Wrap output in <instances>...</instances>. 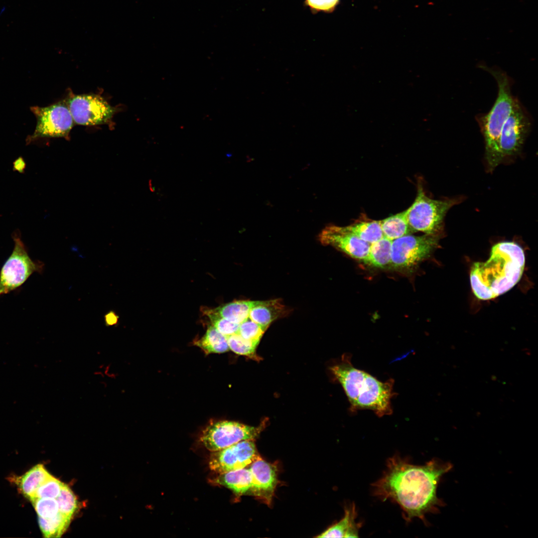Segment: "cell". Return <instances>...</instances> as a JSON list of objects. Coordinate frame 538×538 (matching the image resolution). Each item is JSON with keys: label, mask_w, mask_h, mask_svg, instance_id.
Returning a JSON list of instances; mask_svg holds the SVG:
<instances>
[{"label": "cell", "mask_w": 538, "mask_h": 538, "mask_svg": "<svg viewBox=\"0 0 538 538\" xmlns=\"http://www.w3.org/2000/svg\"><path fill=\"white\" fill-rule=\"evenodd\" d=\"M452 467L451 463L437 459L416 465L395 454L388 459L382 477L372 484V493L383 501L397 504L407 522L417 518L426 524L425 514L438 513V507L443 506L437 497V488Z\"/></svg>", "instance_id": "obj_1"}, {"label": "cell", "mask_w": 538, "mask_h": 538, "mask_svg": "<svg viewBox=\"0 0 538 538\" xmlns=\"http://www.w3.org/2000/svg\"><path fill=\"white\" fill-rule=\"evenodd\" d=\"M489 258L472 265L470 274L474 295L481 300L495 298L512 288L520 280L525 265L523 249L512 242L494 245Z\"/></svg>", "instance_id": "obj_2"}, {"label": "cell", "mask_w": 538, "mask_h": 538, "mask_svg": "<svg viewBox=\"0 0 538 538\" xmlns=\"http://www.w3.org/2000/svg\"><path fill=\"white\" fill-rule=\"evenodd\" d=\"M330 370L347 397L351 411L370 409L379 417L392 414L391 400L395 395L393 379L381 382L355 368L348 355H344Z\"/></svg>", "instance_id": "obj_3"}, {"label": "cell", "mask_w": 538, "mask_h": 538, "mask_svg": "<svg viewBox=\"0 0 538 538\" xmlns=\"http://www.w3.org/2000/svg\"><path fill=\"white\" fill-rule=\"evenodd\" d=\"M487 69L497 81L498 93L491 109L479 119V122L485 139L486 159L490 168L493 169L504 158L500 147V134L516 100L512 94L510 81L507 75L497 69Z\"/></svg>", "instance_id": "obj_4"}, {"label": "cell", "mask_w": 538, "mask_h": 538, "mask_svg": "<svg viewBox=\"0 0 538 538\" xmlns=\"http://www.w3.org/2000/svg\"><path fill=\"white\" fill-rule=\"evenodd\" d=\"M457 203L454 199H432L425 194L420 185L418 186L417 196L406 209L407 219L411 230L412 232L437 235L442 228L447 212Z\"/></svg>", "instance_id": "obj_5"}, {"label": "cell", "mask_w": 538, "mask_h": 538, "mask_svg": "<svg viewBox=\"0 0 538 538\" xmlns=\"http://www.w3.org/2000/svg\"><path fill=\"white\" fill-rule=\"evenodd\" d=\"M14 246L0 272V296L8 293L23 284L34 272L41 273L44 264L29 257L20 237L13 235Z\"/></svg>", "instance_id": "obj_6"}, {"label": "cell", "mask_w": 538, "mask_h": 538, "mask_svg": "<svg viewBox=\"0 0 538 538\" xmlns=\"http://www.w3.org/2000/svg\"><path fill=\"white\" fill-rule=\"evenodd\" d=\"M30 110L37 122L33 133L27 139L28 142L42 137H66L73 127V119L64 101L44 107L33 106Z\"/></svg>", "instance_id": "obj_7"}, {"label": "cell", "mask_w": 538, "mask_h": 538, "mask_svg": "<svg viewBox=\"0 0 538 538\" xmlns=\"http://www.w3.org/2000/svg\"><path fill=\"white\" fill-rule=\"evenodd\" d=\"M264 427V423L254 427L232 421H216L204 429L200 440L207 449L214 452L242 440H255Z\"/></svg>", "instance_id": "obj_8"}, {"label": "cell", "mask_w": 538, "mask_h": 538, "mask_svg": "<svg viewBox=\"0 0 538 538\" xmlns=\"http://www.w3.org/2000/svg\"><path fill=\"white\" fill-rule=\"evenodd\" d=\"M438 240L437 235L408 234L392 241L391 265L404 269L414 267L429 256Z\"/></svg>", "instance_id": "obj_9"}, {"label": "cell", "mask_w": 538, "mask_h": 538, "mask_svg": "<svg viewBox=\"0 0 538 538\" xmlns=\"http://www.w3.org/2000/svg\"><path fill=\"white\" fill-rule=\"evenodd\" d=\"M67 105L74 123L83 126L107 124L116 112L104 98L93 94L74 95Z\"/></svg>", "instance_id": "obj_10"}, {"label": "cell", "mask_w": 538, "mask_h": 538, "mask_svg": "<svg viewBox=\"0 0 538 538\" xmlns=\"http://www.w3.org/2000/svg\"><path fill=\"white\" fill-rule=\"evenodd\" d=\"M260 457L254 440H242L211 454L210 468L222 474L250 465Z\"/></svg>", "instance_id": "obj_11"}, {"label": "cell", "mask_w": 538, "mask_h": 538, "mask_svg": "<svg viewBox=\"0 0 538 538\" xmlns=\"http://www.w3.org/2000/svg\"><path fill=\"white\" fill-rule=\"evenodd\" d=\"M530 123L528 116L516 100L512 112L502 128L500 147L503 157L520 151L529 131Z\"/></svg>", "instance_id": "obj_12"}, {"label": "cell", "mask_w": 538, "mask_h": 538, "mask_svg": "<svg viewBox=\"0 0 538 538\" xmlns=\"http://www.w3.org/2000/svg\"><path fill=\"white\" fill-rule=\"evenodd\" d=\"M319 239L322 244L332 246L350 257L364 262L370 246V244L346 231L343 226H327L320 233Z\"/></svg>", "instance_id": "obj_13"}, {"label": "cell", "mask_w": 538, "mask_h": 538, "mask_svg": "<svg viewBox=\"0 0 538 538\" xmlns=\"http://www.w3.org/2000/svg\"><path fill=\"white\" fill-rule=\"evenodd\" d=\"M251 473L250 494L270 506L277 483V469L260 456L249 468Z\"/></svg>", "instance_id": "obj_14"}, {"label": "cell", "mask_w": 538, "mask_h": 538, "mask_svg": "<svg viewBox=\"0 0 538 538\" xmlns=\"http://www.w3.org/2000/svg\"><path fill=\"white\" fill-rule=\"evenodd\" d=\"M357 513L354 503L346 506L343 517L329 527L317 538H358L361 527L356 522Z\"/></svg>", "instance_id": "obj_15"}, {"label": "cell", "mask_w": 538, "mask_h": 538, "mask_svg": "<svg viewBox=\"0 0 538 538\" xmlns=\"http://www.w3.org/2000/svg\"><path fill=\"white\" fill-rule=\"evenodd\" d=\"M286 313L285 306L278 299L257 301L250 310L249 318L266 330L272 322Z\"/></svg>", "instance_id": "obj_16"}, {"label": "cell", "mask_w": 538, "mask_h": 538, "mask_svg": "<svg viewBox=\"0 0 538 538\" xmlns=\"http://www.w3.org/2000/svg\"><path fill=\"white\" fill-rule=\"evenodd\" d=\"M51 476L44 466L39 464L22 476L11 477L10 479L16 484L20 493L30 500L36 490Z\"/></svg>", "instance_id": "obj_17"}, {"label": "cell", "mask_w": 538, "mask_h": 538, "mask_svg": "<svg viewBox=\"0 0 538 538\" xmlns=\"http://www.w3.org/2000/svg\"><path fill=\"white\" fill-rule=\"evenodd\" d=\"M215 482L242 495L250 493L251 488V473L249 468H243L220 474Z\"/></svg>", "instance_id": "obj_18"}, {"label": "cell", "mask_w": 538, "mask_h": 538, "mask_svg": "<svg viewBox=\"0 0 538 538\" xmlns=\"http://www.w3.org/2000/svg\"><path fill=\"white\" fill-rule=\"evenodd\" d=\"M343 227L346 231L370 245L384 237L380 221L362 218Z\"/></svg>", "instance_id": "obj_19"}, {"label": "cell", "mask_w": 538, "mask_h": 538, "mask_svg": "<svg viewBox=\"0 0 538 538\" xmlns=\"http://www.w3.org/2000/svg\"><path fill=\"white\" fill-rule=\"evenodd\" d=\"M380 221L384 237L391 241L412 233L407 221L406 210Z\"/></svg>", "instance_id": "obj_20"}, {"label": "cell", "mask_w": 538, "mask_h": 538, "mask_svg": "<svg viewBox=\"0 0 538 538\" xmlns=\"http://www.w3.org/2000/svg\"><path fill=\"white\" fill-rule=\"evenodd\" d=\"M257 301L237 300L214 309L222 317L235 323L240 324L249 318L251 308Z\"/></svg>", "instance_id": "obj_21"}, {"label": "cell", "mask_w": 538, "mask_h": 538, "mask_svg": "<svg viewBox=\"0 0 538 538\" xmlns=\"http://www.w3.org/2000/svg\"><path fill=\"white\" fill-rule=\"evenodd\" d=\"M392 241L384 237L370 245L364 263L377 268H383L391 265Z\"/></svg>", "instance_id": "obj_22"}, {"label": "cell", "mask_w": 538, "mask_h": 538, "mask_svg": "<svg viewBox=\"0 0 538 538\" xmlns=\"http://www.w3.org/2000/svg\"><path fill=\"white\" fill-rule=\"evenodd\" d=\"M195 343L207 354L224 353L229 350L227 337L213 326H210L204 335Z\"/></svg>", "instance_id": "obj_23"}, {"label": "cell", "mask_w": 538, "mask_h": 538, "mask_svg": "<svg viewBox=\"0 0 538 538\" xmlns=\"http://www.w3.org/2000/svg\"><path fill=\"white\" fill-rule=\"evenodd\" d=\"M71 519L59 513L54 517L45 519L38 517L40 529L45 538H59L67 529Z\"/></svg>", "instance_id": "obj_24"}, {"label": "cell", "mask_w": 538, "mask_h": 538, "mask_svg": "<svg viewBox=\"0 0 538 538\" xmlns=\"http://www.w3.org/2000/svg\"><path fill=\"white\" fill-rule=\"evenodd\" d=\"M56 499L58 504L59 512L71 519L77 510V501L71 489L64 484Z\"/></svg>", "instance_id": "obj_25"}, {"label": "cell", "mask_w": 538, "mask_h": 538, "mask_svg": "<svg viewBox=\"0 0 538 538\" xmlns=\"http://www.w3.org/2000/svg\"><path fill=\"white\" fill-rule=\"evenodd\" d=\"M205 311L206 314L210 319L212 326L225 336L228 337L238 332L240 324L222 317L214 309Z\"/></svg>", "instance_id": "obj_26"}, {"label": "cell", "mask_w": 538, "mask_h": 538, "mask_svg": "<svg viewBox=\"0 0 538 538\" xmlns=\"http://www.w3.org/2000/svg\"><path fill=\"white\" fill-rule=\"evenodd\" d=\"M227 337L229 349L233 352L245 356H251L254 355L258 345L244 339L238 333Z\"/></svg>", "instance_id": "obj_27"}, {"label": "cell", "mask_w": 538, "mask_h": 538, "mask_svg": "<svg viewBox=\"0 0 538 538\" xmlns=\"http://www.w3.org/2000/svg\"><path fill=\"white\" fill-rule=\"evenodd\" d=\"M38 517L49 519L59 513L58 502L53 498H34L30 500Z\"/></svg>", "instance_id": "obj_28"}, {"label": "cell", "mask_w": 538, "mask_h": 538, "mask_svg": "<svg viewBox=\"0 0 538 538\" xmlns=\"http://www.w3.org/2000/svg\"><path fill=\"white\" fill-rule=\"evenodd\" d=\"M266 329L249 318L240 324L238 333L258 345Z\"/></svg>", "instance_id": "obj_29"}, {"label": "cell", "mask_w": 538, "mask_h": 538, "mask_svg": "<svg viewBox=\"0 0 538 538\" xmlns=\"http://www.w3.org/2000/svg\"><path fill=\"white\" fill-rule=\"evenodd\" d=\"M64 483L52 475L47 479L35 491L34 498L56 499L58 496Z\"/></svg>", "instance_id": "obj_30"}, {"label": "cell", "mask_w": 538, "mask_h": 538, "mask_svg": "<svg viewBox=\"0 0 538 538\" xmlns=\"http://www.w3.org/2000/svg\"><path fill=\"white\" fill-rule=\"evenodd\" d=\"M305 3L315 12H330L333 10L339 0H305Z\"/></svg>", "instance_id": "obj_31"}, {"label": "cell", "mask_w": 538, "mask_h": 538, "mask_svg": "<svg viewBox=\"0 0 538 538\" xmlns=\"http://www.w3.org/2000/svg\"><path fill=\"white\" fill-rule=\"evenodd\" d=\"M104 319L106 326H116L119 323L120 316L115 310H110L104 314Z\"/></svg>", "instance_id": "obj_32"}, {"label": "cell", "mask_w": 538, "mask_h": 538, "mask_svg": "<svg viewBox=\"0 0 538 538\" xmlns=\"http://www.w3.org/2000/svg\"><path fill=\"white\" fill-rule=\"evenodd\" d=\"M15 162L16 164L15 165V167H16V169L20 171L22 170L24 167V162L23 160L18 159L15 161Z\"/></svg>", "instance_id": "obj_33"}]
</instances>
